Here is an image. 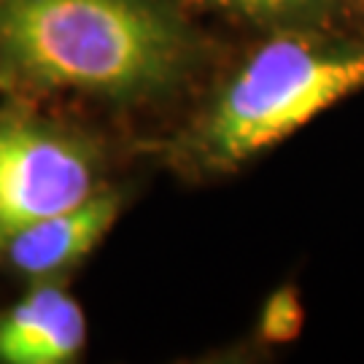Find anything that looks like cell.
I'll list each match as a JSON object with an SVG mask.
<instances>
[{
  "label": "cell",
  "mask_w": 364,
  "mask_h": 364,
  "mask_svg": "<svg viewBox=\"0 0 364 364\" xmlns=\"http://www.w3.org/2000/svg\"><path fill=\"white\" fill-rule=\"evenodd\" d=\"M362 90L364 49H326L299 38L273 41L221 92L203 146L219 162H243Z\"/></svg>",
  "instance_id": "cell-2"
},
{
  "label": "cell",
  "mask_w": 364,
  "mask_h": 364,
  "mask_svg": "<svg viewBox=\"0 0 364 364\" xmlns=\"http://www.w3.org/2000/svg\"><path fill=\"white\" fill-rule=\"evenodd\" d=\"M84 343V311L60 287L33 289L0 313L3 364H65L81 353Z\"/></svg>",
  "instance_id": "cell-5"
},
{
  "label": "cell",
  "mask_w": 364,
  "mask_h": 364,
  "mask_svg": "<svg viewBox=\"0 0 364 364\" xmlns=\"http://www.w3.org/2000/svg\"><path fill=\"white\" fill-rule=\"evenodd\" d=\"M219 6L235 9L248 16H262V19H289L299 14H311L318 9L332 6L335 0H213Z\"/></svg>",
  "instance_id": "cell-6"
},
{
  "label": "cell",
  "mask_w": 364,
  "mask_h": 364,
  "mask_svg": "<svg viewBox=\"0 0 364 364\" xmlns=\"http://www.w3.org/2000/svg\"><path fill=\"white\" fill-rule=\"evenodd\" d=\"M95 192L92 154L78 141L25 119L0 122V248L14 232Z\"/></svg>",
  "instance_id": "cell-3"
},
{
  "label": "cell",
  "mask_w": 364,
  "mask_h": 364,
  "mask_svg": "<svg viewBox=\"0 0 364 364\" xmlns=\"http://www.w3.org/2000/svg\"><path fill=\"white\" fill-rule=\"evenodd\" d=\"M189 52L156 0H0V68L30 87L146 95L168 87Z\"/></svg>",
  "instance_id": "cell-1"
},
{
  "label": "cell",
  "mask_w": 364,
  "mask_h": 364,
  "mask_svg": "<svg viewBox=\"0 0 364 364\" xmlns=\"http://www.w3.org/2000/svg\"><path fill=\"white\" fill-rule=\"evenodd\" d=\"M119 213V197L95 192L84 203L14 232L0 254L27 278H52L81 262L111 230Z\"/></svg>",
  "instance_id": "cell-4"
},
{
  "label": "cell",
  "mask_w": 364,
  "mask_h": 364,
  "mask_svg": "<svg viewBox=\"0 0 364 364\" xmlns=\"http://www.w3.org/2000/svg\"><path fill=\"white\" fill-rule=\"evenodd\" d=\"M299 321H302V311H299L294 294L281 291V294H275V297L267 302V308H264L262 332H264L267 340L284 343V340H291L299 332Z\"/></svg>",
  "instance_id": "cell-7"
}]
</instances>
